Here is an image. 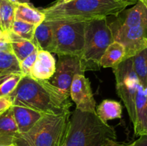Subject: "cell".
Masks as SVG:
<instances>
[{
  "label": "cell",
  "instance_id": "6da1fadb",
  "mask_svg": "<svg viewBox=\"0 0 147 146\" xmlns=\"http://www.w3.org/2000/svg\"><path fill=\"white\" fill-rule=\"evenodd\" d=\"M13 105L32 109L43 114L70 111L72 103L49 80H37L23 76L14 91L9 94Z\"/></svg>",
  "mask_w": 147,
  "mask_h": 146
},
{
  "label": "cell",
  "instance_id": "7a4b0ae2",
  "mask_svg": "<svg viewBox=\"0 0 147 146\" xmlns=\"http://www.w3.org/2000/svg\"><path fill=\"white\" fill-rule=\"evenodd\" d=\"M130 4L121 0H72L69 2L57 1L41 10L45 21L65 22H88L93 20L117 17Z\"/></svg>",
  "mask_w": 147,
  "mask_h": 146
},
{
  "label": "cell",
  "instance_id": "3957f363",
  "mask_svg": "<svg viewBox=\"0 0 147 146\" xmlns=\"http://www.w3.org/2000/svg\"><path fill=\"white\" fill-rule=\"evenodd\" d=\"M116 138L114 127L103 123L97 115L76 109L70 117L65 143L66 146H104Z\"/></svg>",
  "mask_w": 147,
  "mask_h": 146
},
{
  "label": "cell",
  "instance_id": "277c9868",
  "mask_svg": "<svg viewBox=\"0 0 147 146\" xmlns=\"http://www.w3.org/2000/svg\"><path fill=\"white\" fill-rule=\"evenodd\" d=\"M70 111L45 114L27 133L14 140L17 146H60L65 141Z\"/></svg>",
  "mask_w": 147,
  "mask_h": 146
},
{
  "label": "cell",
  "instance_id": "5b68a950",
  "mask_svg": "<svg viewBox=\"0 0 147 146\" xmlns=\"http://www.w3.org/2000/svg\"><path fill=\"white\" fill-rule=\"evenodd\" d=\"M114 41L107 19L85 23L84 46L80 57L83 72L100 69V60L107 47Z\"/></svg>",
  "mask_w": 147,
  "mask_h": 146
},
{
  "label": "cell",
  "instance_id": "8992f818",
  "mask_svg": "<svg viewBox=\"0 0 147 146\" xmlns=\"http://www.w3.org/2000/svg\"><path fill=\"white\" fill-rule=\"evenodd\" d=\"M47 21L53 27V43L51 53L58 56H75L80 58L83 54L84 46L86 22Z\"/></svg>",
  "mask_w": 147,
  "mask_h": 146
},
{
  "label": "cell",
  "instance_id": "52a82bcc",
  "mask_svg": "<svg viewBox=\"0 0 147 146\" xmlns=\"http://www.w3.org/2000/svg\"><path fill=\"white\" fill-rule=\"evenodd\" d=\"M116 78V92L121 99L133 125L136 120L135 100L139 83L133 67L132 57L123 60L113 68Z\"/></svg>",
  "mask_w": 147,
  "mask_h": 146
},
{
  "label": "cell",
  "instance_id": "ba28073f",
  "mask_svg": "<svg viewBox=\"0 0 147 146\" xmlns=\"http://www.w3.org/2000/svg\"><path fill=\"white\" fill-rule=\"evenodd\" d=\"M84 74L80 67V58L75 56H58L55 72L50 79V82L65 97H70V89L76 74Z\"/></svg>",
  "mask_w": 147,
  "mask_h": 146
},
{
  "label": "cell",
  "instance_id": "9c48e42d",
  "mask_svg": "<svg viewBox=\"0 0 147 146\" xmlns=\"http://www.w3.org/2000/svg\"><path fill=\"white\" fill-rule=\"evenodd\" d=\"M112 33L115 41L120 42L125 47V60L134 57L147 47V25L135 26L116 30Z\"/></svg>",
  "mask_w": 147,
  "mask_h": 146
},
{
  "label": "cell",
  "instance_id": "30bf717a",
  "mask_svg": "<svg viewBox=\"0 0 147 146\" xmlns=\"http://www.w3.org/2000/svg\"><path fill=\"white\" fill-rule=\"evenodd\" d=\"M70 97L77 110L96 115V102L88 79L84 74H76L70 89Z\"/></svg>",
  "mask_w": 147,
  "mask_h": 146
},
{
  "label": "cell",
  "instance_id": "8fae6325",
  "mask_svg": "<svg viewBox=\"0 0 147 146\" xmlns=\"http://www.w3.org/2000/svg\"><path fill=\"white\" fill-rule=\"evenodd\" d=\"M56 62L53 54L47 51L37 49V57L30 76L37 80H49L54 74Z\"/></svg>",
  "mask_w": 147,
  "mask_h": 146
},
{
  "label": "cell",
  "instance_id": "7c38bea8",
  "mask_svg": "<svg viewBox=\"0 0 147 146\" xmlns=\"http://www.w3.org/2000/svg\"><path fill=\"white\" fill-rule=\"evenodd\" d=\"M136 120L134 124V135L142 136L147 134V92L141 84L138 87L135 100Z\"/></svg>",
  "mask_w": 147,
  "mask_h": 146
},
{
  "label": "cell",
  "instance_id": "4fadbf2b",
  "mask_svg": "<svg viewBox=\"0 0 147 146\" xmlns=\"http://www.w3.org/2000/svg\"><path fill=\"white\" fill-rule=\"evenodd\" d=\"M11 107L20 134L29 131L45 115L40 112L21 106L13 105Z\"/></svg>",
  "mask_w": 147,
  "mask_h": 146
},
{
  "label": "cell",
  "instance_id": "5bb4252c",
  "mask_svg": "<svg viewBox=\"0 0 147 146\" xmlns=\"http://www.w3.org/2000/svg\"><path fill=\"white\" fill-rule=\"evenodd\" d=\"M19 134L12 107H10L0 115V145H14V140Z\"/></svg>",
  "mask_w": 147,
  "mask_h": 146
},
{
  "label": "cell",
  "instance_id": "9a60e30c",
  "mask_svg": "<svg viewBox=\"0 0 147 146\" xmlns=\"http://www.w3.org/2000/svg\"><path fill=\"white\" fill-rule=\"evenodd\" d=\"M14 20L24 21L37 27L45 20V15L30 3H24L15 5Z\"/></svg>",
  "mask_w": 147,
  "mask_h": 146
},
{
  "label": "cell",
  "instance_id": "2e32d148",
  "mask_svg": "<svg viewBox=\"0 0 147 146\" xmlns=\"http://www.w3.org/2000/svg\"><path fill=\"white\" fill-rule=\"evenodd\" d=\"M126 50L122 44L113 41L103 53L100 60V67L113 68L125 60Z\"/></svg>",
  "mask_w": 147,
  "mask_h": 146
},
{
  "label": "cell",
  "instance_id": "e0dca14e",
  "mask_svg": "<svg viewBox=\"0 0 147 146\" xmlns=\"http://www.w3.org/2000/svg\"><path fill=\"white\" fill-rule=\"evenodd\" d=\"M8 34L11 42V52L19 62H21L28 56L37 51V47L34 41L20 38L10 31H8Z\"/></svg>",
  "mask_w": 147,
  "mask_h": 146
},
{
  "label": "cell",
  "instance_id": "ac0fdd59",
  "mask_svg": "<svg viewBox=\"0 0 147 146\" xmlns=\"http://www.w3.org/2000/svg\"><path fill=\"white\" fill-rule=\"evenodd\" d=\"M96 115L103 123L121 118L122 105L119 102L113 100H104L96 108Z\"/></svg>",
  "mask_w": 147,
  "mask_h": 146
},
{
  "label": "cell",
  "instance_id": "d6986e66",
  "mask_svg": "<svg viewBox=\"0 0 147 146\" xmlns=\"http://www.w3.org/2000/svg\"><path fill=\"white\" fill-rule=\"evenodd\" d=\"M37 49L51 53L53 43V32L51 24L44 21L36 27L34 40Z\"/></svg>",
  "mask_w": 147,
  "mask_h": 146
},
{
  "label": "cell",
  "instance_id": "ffe728a7",
  "mask_svg": "<svg viewBox=\"0 0 147 146\" xmlns=\"http://www.w3.org/2000/svg\"><path fill=\"white\" fill-rule=\"evenodd\" d=\"M132 61L139 83L147 90V47L132 57Z\"/></svg>",
  "mask_w": 147,
  "mask_h": 146
},
{
  "label": "cell",
  "instance_id": "44dd1931",
  "mask_svg": "<svg viewBox=\"0 0 147 146\" xmlns=\"http://www.w3.org/2000/svg\"><path fill=\"white\" fill-rule=\"evenodd\" d=\"M15 5L8 0H2L0 3V29L4 32L11 30L14 21Z\"/></svg>",
  "mask_w": 147,
  "mask_h": 146
},
{
  "label": "cell",
  "instance_id": "7402d4cb",
  "mask_svg": "<svg viewBox=\"0 0 147 146\" xmlns=\"http://www.w3.org/2000/svg\"><path fill=\"white\" fill-rule=\"evenodd\" d=\"M0 72L22 74L20 62L12 52H0Z\"/></svg>",
  "mask_w": 147,
  "mask_h": 146
},
{
  "label": "cell",
  "instance_id": "603a6c76",
  "mask_svg": "<svg viewBox=\"0 0 147 146\" xmlns=\"http://www.w3.org/2000/svg\"><path fill=\"white\" fill-rule=\"evenodd\" d=\"M36 26L22 21L14 20L10 31L24 40L33 41Z\"/></svg>",
  "mask_w": 147,
  "mask_h": 146
},
{
  "label": "cell",
  "instance_id": "cb8c5ba5",
  "mask_svg": "<svg viewBox=\"0 0 147 146\" xmlns=\"http://www.w3.org/2000/svg\"><path fill=\"white\" fill-rule=\"evenodd\" d=\"M23 75L22 74H13L0 84V97L11 94L17 87Z\"/></svg>",
  "mask_w": 147,
  "mask_h": 146
},
{
  "label": "cell",
  "instance_id": "d4e9b609",
  "mask_svg": "<svg viewBox=\"0 0 147 146\" xmlns=\"http://www.w3.org/2000/svg\"><path fill=\"white\" fill-rule=\"evenodd\" d=\"M37 51L33 52L30 56L24 59V60L20 62V67L21 72L23 76H30V71H31L32 67H33L34 64V62L36 60L37 57Z\"/></svg>",
  "mask_w": 147,
  "mask_h": 146
},
{
  "label": "cell",
  "instance_id": "484cf974",
  "mask_svg": "<svg viewBox=\"0 0 147 146\" xmlns=\"http://www.w3.org/2000/svg\"><path fill=\"white\" fill-rule=\"evenodd\" d=\"M11 52V42L8 32H5L4 37L0 38V52Z\"/></svg>",
  "mask_w": 147,
  "mask_h": 146
},
{
  "label": "cell",
  "instance_id": "4316f807",
  "mask_svg": "<svg viewBox=\"0 0 147 146\" xmlns=\"http://www.w3.org/2000/svg\"><path fill=\"white\" fill-rule=\"evenodd\" d=\"M11 107H12V102L9 96L0 97V115L4 113Z\"/></svg>",
  "mask_w": 147,
  "mask_h": 146
},
{
  "label": "cell",
  "instance_id": "83f0119b",
  "mask_svg": "<svg viewBox=\"0 0 147 146\" xmlns=\"http://www.w3.org/2000/svg\"><path fill=\"white\" fill-rule=\"evenodd\" d=\"M134 146H147V134L139 136V138L134 142Z\"/></svg>",
  "mask_w": 147,
  "mask_h": 146
},
{
  "label": "cell",
  "instance_id": "f1b7e54d",
  "mask_svg": "<svg viewBox=\"0 0 147 146\" xmlns=\"http://www.w3.org/2000/svg\"><path fill=\"white\" fill-rule=\"evenodd\" d=\"M104 146H134V143L130 144H123V143H118L116 140H111L105 144Z\"/></svg>",
  "mask_w": 147,
  "mask_h": 146
},
{
  "label": "cell",
  "instance_id": "f546056e",
  "mask_svg": "<svg viewBox=\"0 0 147 146\" xmlns=\"http://www.w3.org/2000/svg\"><path fill=\"white\" fill-rule=\"evenodd\" d=\"M8 1L14 5L19 4H24V3H30V0H8Z\"/></svg>",
  "mask_w": 147,
  "mask_h": 146
},
{
  "label": "cell",
  "instance_id": "4dcf8cb0",
  "mask_svg": "<svg viewBox=\"0 0 147 146\" xmlns=\"http://www.w3.org/2000/svg\"><path fill=\"white\" fill-rule=\"evenodd\" d=\"M121 1H125V2H127L129 3L130 5H131V4H135L136 2L138 1V0H121Z\"/></svg>",
  "mask_w": 147,
  "mask_h": 146
},
{
  "label": "cell",
  "instance_id": "1f68e13d",
  "mask_svg": "<svg viewBox=\"0 0 147 146\" xmlns=\"http://www.w3.org/2000/svg\"><path fill=\"white\" fill-rule=\"evenodd\" d=\"M138 1H141V2H142L147 8V0H138Z\"/></svg>",
  "mask_w": 147,
  "mask_h": 146
},
{
  "label": "cell",
  "instance_id": "d6a6232c",
  "mask_svg": "<svg viewBox=\"0 0 147 146\" xmlns=\"http://www.w3.org/2000/svg\"><path fill=\"white\" fill-rule=\"evenodd\" d=\"M4 34H5V32H4V31H3L2 30L0 29V38H1V37H4Z\"/></svg>",
  "mask_w": 147,
  "mask_h": 146
},
{
  "label": "cell",
  "instance_id": "836d02e7",
  "mask_svg": "<svg viewBox=\"0 0 147 146\" xmlns=\"http://www.w3.org/2000/svg\"><path fill=\"white\" fill-rule=\"evenodd\" d=\"M59 1H60V2H64V3H66V2H69V1H72V0H58Z\"/></svg>",
  "mask_w": 147,
  "mask_h": 146
},
{
  "label": "cell",
  "instance_id": "e575fe53",
  "mask_svg": "<svg viewBox=\"0 0 147 146\" xmlns=\"http://www.w3.org/2000/svg\"><path fill=\"white\" fill-rule=\"evenodd\" d=\"M0 146H17L15 145H1Z\"/></svg>",
  "mask_w": 147,
  "mask_h": 146
},
{
  "label": "cell",
  "instance_id": "d590c367",
  "mask_svg": "<svg viewBox=\"0 0 147 146\" xmlns=\"http://www.w3.org/2000/svg\"><path fill=\"white\" fill-rule=\"evenodd\" d=\"M60 146H66V145H65V143H63V144H62L61 145H60Z\"/></svg>",
  "mask_w": 147,
  "mask_h": 146
},
{
  "label": "cell",
  "instance_id": "8d00e7d4",
  "mask_svg": "<svg viewBox=\"0 0 147 146\" xmlns=\"http://www.w3.org/2000/svg\"><path fill=\"white\" fill-rule=\"evenodd\" d=\"M1 73H3V72H0V74H1Z\"/></svg>",
  "mask_w": 147,
  "mask_h": 146
},
{
  "label": "cell",
  "instance_id": "74e56055",
  "mask_svg": "<svg viewBox=\"0 0 147 146\" xmlns=\"http://www.w3.org/2000/svg\"><path fill=\"white\" fill-rule=\"evenodd\" d=\"M1 1H2V0H0V3H1Z\"/></svg>",
  "mask_w": 147,
  "mask_h": 146
}]
</instances>
